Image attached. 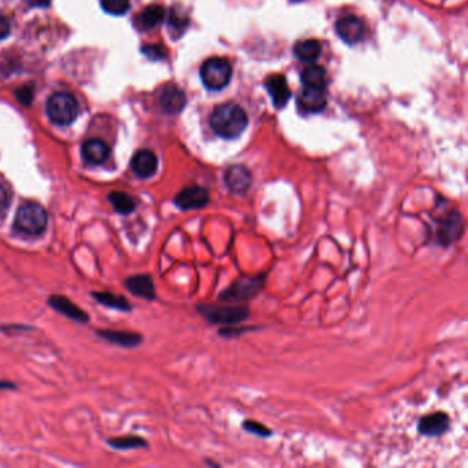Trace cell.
Instances as JSON below:
<instances>
[{
    "label": "cell",
    "instance_id": "cell-25",
    "mask_svg": "<svg viewBox=\"0 0 468 468\" xmlns=\"http://www.w3.org/2000/svg\"><path fill=\"white\" fill-rule=\"evenodd\" d=\"M113 449L118 450H128V449H139V447H146L147 443L138 437V435H127V437H117L112 438L107 441Z\"/></svg>",
    "mask_w": 468,
    "mask_h": 468
},
{
    "label": "cell",
    "instance_id": "cell-28",
    "mask_svg": "<svg viewBox=\"0 0 468 468\" xmlns=\"http://www.w3.org/2000/svg\"><path fill=\"white\" fill-rule=\"evenodd\" d=\"M141 51L151 59H163L165 57V49L161 46H146Z\"/></svg>",
    "mask_w": 468,
    "mask_h": 468
},
{
    "label": "cell",
    "instance_id": "cell-16",
    "mask_svg": "<svg viewBox=\"0 0 468 468\" xmlns=\"http://www.w3.org/2000/svg\"><path fill=\"white\" fill-rule=\"evenodd\" d=\"M127 290L136 297L153 301L157 297L156 286L150 275H134L124 281Z\"/></svg>",
    "mask_w": 468,
    "mask_h": 468
},
{
    "label": "cell",
    "instance_id": "cell-29",
    "mask_svg": "<svg viewBox=\"0 0 468 468\" xmlns=\"http://www.w3.org/2000/svg\"><path fill=\"white\" fill-rule=\"evenodd\" d=\"M10 202H11V197H10L8 191L3 186H0V214H3L8 209Z\"/></svg>",
    "mask_w": 468,
    "mask_h": 468
},
{
    "label": "cell",
    "instance_id": "cell-26",
    "mask_svg": "<svg viewBox=\"0 0 468 468\" xmlns=\"http://www.w3.org/2000/svg\"><path fill=\"white\" fill-rule=\"evenodd\" d=\"M102 8L112 16H122L129 8V0H100Z\"/></svg>",
    "mask_w": 468,
    "mask_h": 468
},
{
    "label": "cell",
    "instance_id": "cell-14",
    "mask_svg": "<svg viewBox=\"0 0 468 468\" xmlns=\"http://www.w3.org/2000/svg\"><path fill=\"white\" fill-rule=\"evenodd\" d=\"M300 107L308 113H319L327 106L326 88H310L303 87L298 96Z\"/></svg>",
    "mask_w": 468,
    "mask_h": 468
},
{
    "label": "cell",
    "instance_id": "cell-9",
    "mask_svg": "<svg viewBox=\"0 0 468 468\" xmlns=\"http://www.w3.org/2000/svg\"><path fill=\"white\" fill-rule=\"evenodd\" d=\"M464 233V220L459 211H450L440 223L438 239L443 245H450Z\"/></svg>",
    "mask_w": 468,
    "mask_h": 468
},
{
    "label": "cell",
    "instance_id": "cell-34",
    "mask_svg": "<svg viewBox=\"0 0 468 468\" xmlns=\"http://www.w3.org/2000/svg\"><path fill=\"white\" fill-rule=\"evenodd\" d=\"M294 1H300V0H294Z\"/></svg>",
    "mask_w": 468,
    "mask_h": 468
},
{
    "label": "cell",
    "instance_id": "cell-33",
    "mask_svg": "<svg viewBox=\"0 0 468 468\" xmlns=\"http://www.w3.org/2000/svg\"><path fill=\"white\" fill-rule=\"evenodd\" d=\"M16 389V385L11 382H6V380H0V390H11Z\"/></svg>",
    "mask_w": 468,
    "mask_h": 468
},
{
    "label": "cell",
    "instance_id": "cell-18",
    "mask_svg": "<svg viewBox=\"0 0 468 468\" xmlns=\"http://www.w3.org/2000/svg\"><path fill=\"white\" fill-rule=\"evenodd\" d=\"M160 105L166 113L176 115L185 109L186 95L179 87H176L173 84L166 86L160 96Z\"/></svg>",
    "mask_w": 468,
    "mask_h": 468
},
{
    "label": "cell",
    "instance_id": "cell-21",
    "mask_svg": "<svg viewBox=\"0 0 468 468\" xmlns=\"http://www.w3.org/2000/svg\"><path fill=\"white\" fill-rule=\"evenodd\" d=\"M93 297L96 300V303H99L103 306H107V308H112V309H117V310H122V312H129L132 309V306L124 296H117L115 293L94 291Z\"/></svg>",
    "mask_w": 468,
    "mask_h": 468
},
{
    "label": "cell",
    "instance_id": "cell-7",
    "mask_svg": "<svg viewBox=\"0 0 468 468\" xmlns=\"http://www.w3.org/2000/svg\"><path fill=\"white\" fill-rule=\"evenodd\" d=\"M209 204V192L201 186H191L183 188L175 197V205L182 211L202 209Z\"/></svg>",
    "mask_w": 468,
    "mask_h": 468
},
{
    "label": "cell",
    "instance_id": "cell-11",
    "mask_svg": "<svg viewBox=\"0 0 468 468\" xmlns=\"http://www.w3.org/2000/svg\"><path fill=\"white\" fill-rule=\"evenodd\" d=\"M226 186L235 194H245L252 186V173L243 165H233L224 175Z\"/></svg>",
    "mask_w": 468,
    "mask_h": 468
},
{
    "label": "cell",
    "instance_id": "cell-23",
    "mask_svg": "<svg viewBox=\"0 0 468 468\" xmlns=\"http://www.w3.org/2000/svg\"><path fill=\"white\" fill-rule=\"evenodd\" d=\"M165 17L164 7L158 4H153L146 7L139 17H138V25L143 29H151L154 26L163 23Z\"/></svg>",
    "mask_w": 468,
    "mask_h": 468
},
{
    "label": "cell",
    "instance_id": "cell-13",
    "mask_svg": "<svg viewBox=\"0 0 468 468\" xmlns=\"http://www.w3.org/2000/svg\"><path fill=\"white\" fill-rule=\"evenodd\" d=\"M131 168L134 173L141 177V179H148L156 175L158 169V158L151 150H139L135 153L131 161Z\"/></svg>",
    "mask_w": 468,
    "mask_h": 468
},
{
    "label": "cell",
    "instance_id": "cell-3",
    "mask_svg": "<svg viewBox=\"0 0 468 468\" xmlns=\"http://www.w3.org/2000/svg\"><path fill=\"white\" fill-rule=\"evenodd\" d=\"M201 315L213 324L235 326L245 322L250 316L247 306L242 305H208L198 306Z\"/></svg>",
    "mask_w": 468,
    "mask_h": 468
},
{
    "label": "cell",
    "instance_id": "cell-24",
    "mask_svg": "<svg viewBox=\"0 0 468 468\" xmlns=\"http://www.w3.org/2000/svg\"><path fill=\"white\" fill-rule=\"evenodd\" d=\"M327 73L322 66H309L301 73L303 87L310 88H326Z\"/></svg>",
    "mask_w": 468,
    "mask_h": 468
},
{
    "label": "cell",
    "instance_id": "cell-27",
    "mask_svg": "<svg viewBox=\"0 0 468 468\" xmlns=\"http://www.w3.org/2000/svg\"><path fill=\"white\" fill-rule=\"evenodd\" d=\"M243 427L245 430L250 431V433H255V434H258L261 437H269L271 435V430L267 428L264 424H259V423H256V421H246L243 423Z\"/></svg>",
    "mask_w": 468,
    "mask_h": 468
},
{
    "label": "cell",
    "instance_id": "cell-19",
    "mask_svg": "<svg viewBox=\"0 0 468 468\" xmlns=\"http://www.w3.org/2000/svg\"><path fill=\"white\" fill-rule=\"evenodd\" d=\"M81 154L88 164L100 165L109 158L110 148L100 139H90L83 144Z\"/></svg>",
    "mask_w": 468,
    "mask_h": 468
},
{
    "label": "cell",
    "instance_id": "cell-10",
    "mask_svg": "<svg viewBox=\"0 0 468 468\" xmlns=\"http://www.w3.org/2000/svg\"><path fill=\"white\" fill-rule=\"evenodd\" d=\"M335 30L338 36L348 45L358 43L365 33V26L363 21L354 16H348L337 21Z\"/></svg>",
    "mask_w": 468,
    "mask_h": 468
},
{
    "label": "cell",
    "instance_id": "cell-30",
    "mask_svg": "<svg viewBox=\"0 0 468 468\" xmlns=\"http://www.w3.org/2000/svg\"><path fill=\"white\" fill-rule=\"evenodd\" d=\"M17 99L20 100V103L23 105H30L32 99H33V93L30 88H20L17 91Z\"/></svg>",
    "mask_w": 468,
    "mask_h": 468
},
{
    "label": "cell",
    "instance_id": "cell-1",
    "mask_svg": "<svg viewBox=\"0 0 468 468\" xmlns=\"http://www.w3.org/2000/svg\"><path fill=\"white\" fill-rule=\"evenodd\" d=\"M247 116L245 110L235 103H223L214 107L211 116V125L213 131L224 138L235 139L247 127Z\"/></svg>",
    "mask_w": 468,
    "mask_h": 468
},
{
    "label": "cell",
    "instance_id": "cell-32",
    "mask_svg": "<svg viewBox=\"0 0 468 468\" xmlns=\"http://www.w3.org/2000/svg\"><path fill=\"white\" fill-rule=\"evenodd\" d=\"M30 6H35V7H46L49 4L51 0H26Z\"/></svg>",
    "mask_w": 468,
    "mask_h": 468
},
{
    "label": "cell",
    "instance_id": "cell-5",
    "mask_svg": "<svg viewBox=\"0 0 468 468\" xmlns=\"http://www.w3.org/2000/svg\"><path fill=\"white\" fill-rule=\"evenodd\" d=\"M47 115L58 125H69L78 116L77 100L68 93L52 94L47 100Z\"/></svg>",
    "mask_w": 468,
    "mask_h": 468
},
{
    "label": "cell",
    "instance_id": "cell-31",
    "mask_svg": "<svg viewBox=\"0 0 468 468\" xmlns=\"http://www.w3.org/2000/svg\"><path fill=\"white\" fill-rule=\"evenodd\" d=\"M8 33H10V24L4 17L0 16V40L6 39Z\"/></svg>",
    "mask_w": 468,
    "mask_h": 468
},
{
    "label": "cell",
    "instance_id": "cell-12",
    "mask_svg": "<svg viewBox=\"0 0 468 468\" xmlns=\"http://www.w3.org/2000/svg\"><path fill=\"white\" fill-rule=\"evenodd\" d=\"M48 305L59 312L61 315L69 317L73 322H77V323H88L90 322V316L87 315L86 310H83L81 308H78L77 305L73 304V301H71L69 298L64 297V296H51L48 298Z\"/></svg>",
    "mask_w": 468,
    "mask_h": 468
},
{
    "label": "cell",
    "instance_id": "cell-8",
    "mask_svg": "<svg viewBox=\"0 0 468 468\" xmlns=\"http://www.w3.org/2000/svg\"><path fill=\"white\" fill-rule=\"evenodd\" d=\"M450 426V419L446 412H433L424 415L421 421H418V431L423 437L435 438L446 434Z\"/></svg>",
    "mask_w": 468,
    "mask_h": 468
},
{
    "label": "cell",
    "instance_id": "cell-4",
    "mask_svg": "<svg viewBox=\"0 0 468 468\" xmlns=\"http://www.w3.org/2000/svg\"><path fill=\"white\" fill-rule=\"evenodd\" d=\"M233 77V66L224 58H209L201 66V78L205 87L211 91H220L227 87Z\"/></svg>",
    "mask_w": 468,
    "mask_h": 468
},
{
    "label": "cell",
    "instance_id": "cell-20",
    "mask_svg": "<svg viewBox=\"0 0 468 468\" xmlns=\"http://www.w3.org/2000/svg\"><path fill=\"white\" fill-rule=\"evenodd\" d=\"M294 54L303 62H308V64L316 62L322 54V46L317 40H313V39L298 42L294 47Z\"/></svg>",
    "mask_w": 468,
    "mask_h": 468
},
{
    "label": "cell",
    "instance_id": "cell-15",
    "mask_svg": "<svg viewBox=\"0 0 468 468\" xmlns=\"http://www.w3.org/2000/svg\"><path fill=\"white\" fill-rule=\"evenodd\" d=\"M98 337L115 344L121 348H136L143 342L141 334L138 332H131V331H119V329H98L96 331Z\"/></svg>",
    "mask_w": 468,
    "mask_h": 468
},
{
    "label": "cell",
    "instance_id": "cell-17",
    "mask_svg": "<svg viewBox=\"0 0 468 468\" xmlns=\"http://www.w3.org/2000/svg\"><path fill=\"white\" fill-rule=\"evenodd\" d=\"M265 87L268 90V94L271 95V98H272L275 107L281 109L287 105L291 93H290V88L287 86L284 76H281V74L269 76L265 81Z\"/></svg>",
    "mask_w": 468,
    "mask_h": 468
},
{
    "label": "cell",
    "instance_id": "cell-6",
    "mask_svg": "<svg viewBox=\"0 0 468 468\" xmlns=\"http://www.w3.org/2000/svg\"><path fill=\"white\" fill-rule=\"evenodd\" d=\"M265 276L255 278H240L234 284L224 290L220 296V301L226 303H242L255 297L264 286Z\"/></svg>",
    "mask_w": 468,
    "mask_h": 468
},
{
    "label": "cell",
    "instance_id": "cell-22",
    "mask_svg": "<svg viewBox=\"0 0 468 468\" xmlns=\"http://www.w3.org/2000/svg\"><path fill=\"white\" fill-rule=\"evenodd\" d=\"M107 199L112 204L113 209L117 211V213H119V214H122V216H128V214H131L132 211L136 209L135 199L131 195H128L127 192L112 191L107 195Z\"/></svg>",
    "mask_w": 468,
    "mask_h": 468
},
{
    "label": "cell",
    "instance_id": "cell-2",
    "mask_svg": "<svg viewBox=\"0 0 468 468\" xmlns=\"http://www.w3.org/2000/svg\"><path fill=\"white\" fill-rule=\"evenodd\" d=\"M47 224V211L36 202H25L16 213L14 228L21 234L28 236L42 235L46 231Z\"/></svg>",
    "mask_w": 468,
    "mask_h": 468
}]
</instances>
